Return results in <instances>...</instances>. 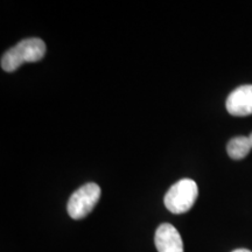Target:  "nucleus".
<instances>
[{
  "label": "nucleus",
  "instance_id": "obj_1",
  "mask_svg": "<svg viewBox=\"0 0 252 252\" xmlns=\"http://www.w3.org/2000/svg\"><path fill=\"white\" fill-rule=\"evenodd\" d=\"M46 54V45L41 39L30 37L12 47L1 56V68L7 72H13L24 63L37 62Z\"/></svg>",
  "mask_w": 252,
  "mask_h": 252
},
{
  "label": "nucleus",
  "instance_id": "obj_2",
  "mask_svg": "<svg viewBox=\"0 0 252 252\" xmlns=\"http://www.w3.org/2000/svg\"><path fill=\"white\" fill-rule=\"evenodd\" d=\"M198 195L196 182L182 179L172 186L165 196V206L173 214H184L191 209Z\"/></svg>",
  "mask_w": 252,
  "mask_h": 252
},
{
  "label": "nucleus",
  "instance_id": "obj_3",
  "mask_svg": "<svg viewBox=\"0 0 252 252\" xmlns=\"http://www.w3.org/2000/svg\"><path fill=\"white\" fill-rule=\"evenodd\" d=\"M100 197V187L97 184L90 182L82 186L71 195L68 201L67 210L72 220H82L89 215L98 203Z\"/></svg>",
  "mask_w": 252,
  "mask_h": 252
},
{
  "label": "nucleus",
  "instance_id": "obj_4",
  "mask_svg": "<svg viewBox=\"0 0 252 252\" xmlns=\"http://www.w3.org/2000/svg\"><path fill=\"white\" fill-rule=\"evenodd\" d=\"M226 110L235 117L252 115V86L238 87L229 94L225 103Z\"/></svg>",
  "mask_w": 252,
  "mask_h": 252
},
{
  "label": "nucleus",
  "instance_id": "obj_5",
  "mask_svg": "<svg viewBox=\"0 0 252 252\" xmlns=\"http://www.w3.org/2000/svg\"><path fill=\"white\" fill-rule=\"evenodd\" d=\"M154 242L158 252H184L181 235L169 223H163L157 229Z\"/></svg>",
  "mask_w": 252,
  "mask_h": 252
},
{
  "label": "nucleus",
  "instance_id": "obj_6",
  "mask_svg": "<svg viewBox=\"0 0 252 252\" xmlns=\"http://www.w3.org/2000/svg\"><path fill=\"white\" fill-rule=\"evenodd\" d=\"M251 144L249 137L245 135H238V137L232 138L226 145V151H228L229 157L234 160H242L250 153Z\"/></svg>",
  "mask_w": 252,
  "mask_h": 252
},
{
  "label": "nucleus",
  "instance_id": "obj_7",
  "mask_svg": "<svg viewBox=\"0 0 252 252\" xmlns=\"http://www.w3.org/2000/svg\"><path fill=\"white\" fill-rule=\"evenodd\" d=\"M232 252H251V251L248 250V249H237V250H235Z\"/></svg>",
  "mask_w": 252,
  "mask_h": 252
},
{
  "label": "nucleus",
  "instance_id": "obj_8",
  "mask_svg": "<svg viewBox=\"0 0 252 252\" xmlns=\"http://www.w3.org/2000/svg\"><path fill=\"white\" fill-rule=\"evenodd\" d=\"M249 140H250V144H251V147H252V133L249 135Z\"/></svg>",
  "mask_w": 252,
  "mask_h": 252
}]
</instances>
